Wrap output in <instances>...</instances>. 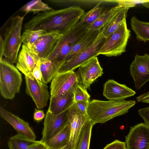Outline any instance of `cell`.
I'll return each instance as SVG.
<instances>
[{
    "label": "cell",
    "instance_id": "6da1fadb",
    "mask_svg": "<svg viewBox=\"0 0 149 149\" xmlns=\"http://www.w3.org/2000/svg\"><path fill=\"white\" fill-rule=\"evenodd\" d=\"M84 13V10L76 6L39 13L24 24V28L63 34L74 27Z\"/></svg>",
    "mask_w": 149,
    "mask_h": 149
},
{
    "label": "cell",
    "instance_id": "7a4b0ae2",
    "mask_svg": "<svg viewBox=\"0 0 149 149\" xmlns=\"http://www.w3.org/2000/svg\"><path fill=\"white\" fill-rule=\"evenodd\" d=\"M136 103L133 100L103 101L94 99L89 102L87 115L93 126L97 123H104L125 114Z\"/></svg>",
    "mask_w": 149,
    "mask_h": 149
},
{
    "label": "cell",
    "instance_id": "3957f363",
    "mask_svg": "<svg viewBox=\"0 0 149 149\" xmlns=\"http://www.w3.org/2000/svg\"><path fill=\"white\" fill-rule=\"evenodd\" d=\"M87 31L86 27L77 24L70 30L62 34L46 58L60 68L65 63L74 45Z\"/></svg>",
    "mask_w": 149,
    "mask_h": 149
},
{
    "label": "cell",
    "instance_id": "277c9868",
    "mask_svg": "<svg viewBox=\"0 0 149 149\" xmlns=\"http://www.w3.org/2000/svg\"><path fill=\"white\" fill-rule=\"evenodd\" d=\"M22 82V74L5 58L0 59V92L6 99L13 100L19 93Z\"/></svg>",
    "mask_w": 149,
    "mask_h": 149
},
{
    "label": "cell",
    "instance_id": "5b68a950",
    "mask_svg": "<svg viewBox=\"0 0 149 149\" xmlns=\"http://www.w3.org/2000/svg\"><path fill=\"white\" fill-rule=\"evenodd\" d=\"M24 16H17L11 19L6 31L4 40L3 56L11 63H17L22 42L21 31Z\"/></svg>",
    "mask_w": 149,
    "mask_h": 149
},
{
    "label": "cell",
    "instance_id": "8992f818",
    "mask_svg": "<svg viewBox=\"0 0 149 149\" xmlns=\"http://www.w3.org/2000/svg\"><path fill=\"white\" fill-rule=\"evenodd\" d=\"M130 31L127 26L125 19L118 28L107 38L98 53V55L117 56L126 51Z\"/></svg>",
    "mask_w": 149,
    "mask_h": 149
},
{
    "label": "cell",
    "instance_id": "52a82bcc",
    "mask_svg": "<svg viewBox=\"0 0 149 149\" xmlns=\"http://www.w3.org/2000/svg\"><path fill=\"white\" fill-rule=\"evenodd\" d=\"M106 40L100 32L93 42L87 48L66 62L58 73L74 71L93 58L99 55L98 53Z\"/></svg>",
    "mask_w": 149,
    "mask_h": 149
},
{
    "label": "cell",
    "instance_id": "ba28073f",
    "mask_svg": "<svg viewBox=\"0 0 149 149\" xmlns=\"http://www.w3.org/2000/svg\"><path fill=\"white\" fill-rule=\"evenodd\" d=\"M89 119L84 114L74 102L68 109V122L70 129L68 145L71 149H75L83 128Z\"/></svg>",
    "mask_w": 149,
    "mask_h": 149
},
{
    "label": "cell",
    "instance_id": "9c48e42d",
    "mask_svg": "<svg viewBox=\"0 0 149 149\" xmlns=\"http://www.w3.org/2000/svg\"><path fill=\"white\" fill-rule=\"evenodd\" d=\"M80 83L79 77L74 71L58 73L52 80L51 96H57L67 92Z\"/></svg>",
    "mask_w": 149,
    "mask_h": 149
},
{
    "label": "cell",
    "instance_id": "30bf717a",
    "mask_svg": "<svg viewBox=\"0 0 149 149\" xmlns=\"http://www.w3.org/2000/svg\"><path fill=\"white\" fill-rule=\"evenodd\" d=\"M130 73L135 88L139 90L149 81V55L136 54L130 67Z\"/></svg>",
    "mask_w": 149,
    "mask_h": 149
},
{
    "label": "cell",
    "instance_id": "8fae6325",
    "mask_svg": "<svg viewBox=\"0 0 149 149\" xmlns=\"http://www.w3.org/2000/svg\"><path fill=\"white\" fill-rule=\"evenodd\" d=\"M125 143L127 149H149V127L145 123L131 127Z\"/></svg>",
    "mask_w": 149,
    "mask_h": 149
},
{
    "label": "cell",
    "instance_id": "7c38bea8",
    "mask_svg": "<svg viewBox=\"0 0 149 149\" xmlns=\"http://www.w3.org/2000/svg\"><path fill=\"white\" fill-rule=\"evenodd\" d=\"M26 93L32 98L37 107L42 109L47 105L50 96L48 86L35 78L25 76Z\"/></svg>",
    "mask_w": 149,
    "mask_h": 149
},
{
    "label": "cell",
    "instance_id": "4fadbf2b",
    "mask_svg": "<svg viewBox=\"0 0 149 149\" xmlns=\"http://www.w3.org/2000/svg\"><path fill=\"white\" fill-rule=\"evenodd\" d=\"M77 73L80 79V84L87 90L95 80L102 76L103 72L96 56L80 66Z\"/></svg>",
    "mask_w": 149,
    "mask_h": 149
},
{
    "label": "cell",
    "instance_id": "5bb4252c",
    "mask_svg": "<svg viewBox=\"0 0 149 149\" xmlns=\"http://www.w3.org/2000/svg\"><path fill=\"white\" fill-rule=\"evenodd\" d=\"M68 111V109L55 115L47 111L43 123L41 141L45 143L63 127L67 122Z\"/></svg>",
    "mask_w": 149,
    "mask_h": 149
},
{
    "label": "cell",
    "instance_id": "9a60e30c",
    "mask_svg": "<svg viewBox=\"0 0 149 149\" xmlns=\"http://www.w3.org/2000/svg\"><path fill=\"white\" fill-rule=\"evenodd\" d=\"M62 35L57 31L46 32L29 47L40 59L46 58L52 52Z\"/></svg>",
    "mask_w": 149,
    "mask_h": 149
},
{
    "label": "cell",
    "instance_id": "2e32d148",
    "mask_svg": "<svg viewBox=\"0 0 149 149\" xmlns=\"http://www.w3.org/2000/svg\"><path fill=\"white\" fill-rule=\"evenodd\" d=\"M40 60V58L34 51L23 44L18 55L16 67L25 76L33 78V70Z\"/></svg>",
    "mask_w": 149,
    "mask_h": 149
},
{
    "label": "cell",
    "instance_id": "e0dca14e",
    "mask_svg": "<svg viewBox=\"0 0 149 149\" xmlns=\"http://www.w3.org/2000/svg\"><path fill=\"white\" fill-rule=\"evenodd\" d=\"M136 92L123 84L119 83L113 79H109L104 84L103 96L109 100H125L134 96Z\"/></svg>",
    "mask_w": 149,
    "mask_h": 149
},
{
    "label": "cell",
    "instance_id": "ac0fdd59",
    "mask_svg": "<svg viewBox=\"0 0 149 149\" xmlns=\"http://www.w3.org/2000/svg\"><path fill=\"white\" fill-rule=\"evenodd\" d=\"M0 115L13 127L17 134L31 140H36V134L28 122L6 110L2 106H0Z\"/></svg>",
    "mask_w": 149,
    "mask_h": 149
},
{
    "label": "cell",
    "instance_id": "d6986e66",
    "mask_svg": "<svg viewBox=\"0 0 149 149\" xmlns=\"http://www.w3.org/2000/svg\"><path fill=\"white\" fill-rule=\"evenodd\" d=\"M76 87L58 95L50 96L47 111L56 115L68 109L74 102V91Z\"/></svg>",
    "mask_w": 149,
    "mask_h": 149
},
{
    "label": "cell",
    "instance_id": "ffe728a7",
    "mask_svg": "<svg viewBox=\"0 0 149 149\" xmlns=\"http://www.w3.org/2000/svg\"><path fill=\"white\" fill-rule=\"evenodd\" d=\"M130 8L122 5L121 7L104 26L100 33L105 38H107L118 28L123 20L126 19L128 10Z\"/></svg>",
    "mask_w": 149,
    "mask_h": 149
},
{
    "label": "cell",
    "instance_id": "44dd1931",
    "mask_svg": "<svg viewBox=\"0 0 149 149\" xmlns=\"http://www.w3.org/2000/svg\"><path fill=\"white\" fill-rule=\"evenodd\" d=\"M101 30L95 31L88 30L74 45L67 58L66 62L90 46L94 41Z\"/></svg>",
    "mask_w": 149,
    "mask_h": 149
},
{
    "label": "cell",
    "instance_id": "7402d4cb",
    "mask_svg": "<svg viewBox=\"0 0 149 149\" xmlns=\"http://www.w3.org/2000/svg\"><path fill=\"white\" fill-rule=\"evenodd\" d=\"M70 129L68 121L66 125L57 133L45 143L49 149H58L68 144Z\"/></svg>",
    "mask_w": 149,
    "mask_h": 149
},
{
    "label": "cell",
    "instance_id": "603a6c76",
    "mask_svg": "<svg viewBox=\"0 0 149 149\" xmlns=\"http://www.w3.org/2000/svg\"><path fill=\"white\" fill-rule=\"evenodd\" d=\"M130 24L137 40L144 42L149 41V22L141 21L136 17L132 16Z\"/></svg>",
    "mask_w": 149,
    "mask_h": 149
},
{
    "label": "cell",
    "instance_id": "cb8c5ba5",
    "mask_svg": "<svg viewBox=\"0 0 149 149\" xmlns=\"http://www.w3.org/2000/svg\"><path fill=\"white\" fill-rule=\"evenodd\" d=\"M39 67L42 74L41 81L45 84L52 80L60 68L46 58L40 59Z\"/></svg>",
    "mask_w": 149,
    "mask_h": 149
},
{
    "label": "cell",
    "instance_id": "d4e9b609",
    "mask_svg": "<svg viewBox=\"0 0 149 149\" xmlns=\"http://www.w3.org/2000/svg\"><path fill=\"white\" fill-rule=\"evenodd\" d=\"M122 6L119 4L109 9L104 10L98 19L91 25L86 27L88 30L98 31L101 30L112 15Z\"/></svg>",
    "mask_w": 149,
    "mask_h": 149
},
{
    "label": "cell",
    "instance_id": "484cf974",
    "mask_svg": "<svg viewBox=\"0 0 149 149\" xmlns=\"http://www.w3.org/2000/svg\"><path fill=\"white\" fill-rule=\"evenodd\" d=\"M98 3L94 7L88 12L85 13L80 18L77 24L87 27L93 23L104 10Z\"/></svg>",
    "mask_w": 149,
    "mask_h": 149
},
{
    "label": "cell",
    "instance_id": "4316f807",
    "mask_svg": "<svg viewBox=\"0 0 149 149\" xmlns=\"http://www.w3.org/2000/svg\"><path fill=\"white\" fill-rule=\"evenodd\" d=\"M38 141L17 134L9 139L8 146L9 149H28L31 146Z\"/></svg>",
    "mask_w": 149,
    "mask_h": 149
},
{
    "label": "cell",
    "instance_id": "83f0119b",
    "mask_svg": "<svg viewBox=\"0 0 149 149\" xmlns=\"http://www.w3.org/2000/svg\"><path fill=\"white\" fill-rule=\"evenodd\" d=\"M93 126L89 119L83 128L75 149H89Z\"/></svg>",
    "mask_w": 149,
    "mask_h": 149
},
{
    "label": "cell",
    "instance_id": "f1b7e54d",
    "mask_svg": "<svg viewBox=\"0 0 149 149\" xmlns=\"http://www.w3.org/2000/svg\"><path fill=\"white\" fill-rule=\"evenodd\" d=\"M53 10L47 4L40 0L30 1L20 9L21 10L25 12L26 14L30 12H33V14H38L40 12H45Z\"/></svg>",
    "mask_w": 149,
    "mask_h": 149
},
{
    "label": "cell",
    "instance_id": "f546056e",
    "mask_svg": "<svg viewBox=\"0 0 149 149\" xmlns=\"http://www.w3.org/2000/svg\"><path fill=\"white\" fill-rule=\"evenodd\" d=\"M46 32L43 30L25 29L21 36L22 42L23 45L29 47Z\"/></svg>",
    "mask_w": 149,
    "mask_h": 149
},
{
    "label": "cell",
    "instance_id": "4dcf8cb0",
    "mask_svg": "<svg viewBox=\"0 0 149 149\" xmlns=\"http://www.w3.org/2000/svg\"><path fill=\"white\" fill-rule=\"evenodd\" d=\"M90 96L87 90L80 84L75 87L74 91V102L90 101Z\"/></svg>",
    "mask_w": 149,
    "mask_h": 149
},
{
    "label": "cell",
    "instance_id": "1f68e13d",
    "mask_svg": "<svg viewBox=\"0 0 149 149\" xmlns=\"http://www.w3.org/2000/svg\"><path fill=\"white\" fill-rule=\"evenodd\" d=\"M103 149H127L125 142L116 140L107 145Z\"/></svg>",
    "mask_w": 149,
    "mask_h": 149
},
{
    "label": "cell",
    "instance_id": "d6a6232c",
    "mask_svg": "<svg viewBox=\"0 0 149 149\" xmlns=\"http://www.w3.org/2000/svg\"><path fill=\"white\" fill-rule=\"evenodd\" d=\"M139 114L142 118L145 123L149 127V106L138 110Z\"/></svg>",
    "mask_w": 149,
    "mask_h": 149
},
{
    "label": "cell",
    "instance_id": "836d02e7",
    "mask_svg": "<svg viewBox=\"0 0 149 149\" xmlns=\"http://www.w3.org/2000/svg\"><path fill=\"white\" fill-rule=\"evenodd\" d=\"M80 111L84 114H87V111L89 102L78 101L75 102Z\"/></svg>",
    "mask_w": 149,
    "mask_h": 149
},
{
    "label": "cell",
    "instance_id": "e575fe53",
    "mask_svg": "<svg viewBox=\"0 0 149 149\" xmlns=\"http://www.w3.org/2000/svg\"><path fill=\"white\" fill-rule=\"evenodd\" d=\"M45 116V114L42 110L35 109L33 114V118L35 121L40 122L44 118Z\"/></svg>",
    "mask_w": 149,
    "mask_h": 149
},
{
    "label": "cell",
    "instance_id": "d590c367",
    "mask_svg": "<svg viewBox=\"0 0 149 149\" xmlns=\"http://www.w3.org/2000/svg\"><path fill=\"white\" fill-rule=\"evenodd\" d=\"M40 62V61L38 65L33 69L32 71V74L36 79L41 81L42 74L39 67Z\"/></svg>",
    "mask_w": 149,
    "mask_h": 149
},
{
    "label": "cell",
    "instance_id": "8d00e7d4",
    "mask_svg": "<svg viewBox=\"0 0 149 149\" xmlns=\"http://www.w3.org/2000/svg\"><path fill=\"white\" fill-rule=\"evenodd\" d=\"M28 149H48L45 143L38 141L31 146Z\"/></svg>",
    "mask_w": 149,
    "mask_h": 149
},
{
    "label": "cell",
    "instance_id": "74e56055",
    "mask_svg": "<svg viewBox=\"0 0 149 149\" xmlns=\"http://www.w3.org/2000/svg\"><path fill=\"white\" fill-rule=\"evenodd\" d=\"M136 99L139 102L149 103V91L139 95Z\"/></svg>",
    "mask_w": 149,
    "mask_h": 149
},
{
    "label": "cell",
    "instance_id": "f35d334b",
    "mask_svg": "<svg viewBox=\"0 0 149 149\" xmlns=\"http://www.w3.org/2000/svg\"><path fill=\"white\" fill-rule=\"evenodd\" d=\"M4 40L1 35L0 37V59H2L3 56Z\"/></svg>",
    "mask_w": 149,
    "mask_h": 149
},
{
    "label": "cell",
    "instance_id": "ab89813d",
    "mask_svg": "<svg viewBox=\"0 0 149 149\" xmlns=\"http://www.w3.org/2000/svg\"><path fill=\"white\" fill-rule=\"evenodd\" d=\"M142 4L146 8L149 9V0H147L146 2L143 3Z\"/></svg>",
    "mask_w": 149,
    "mask_h": 149
},
{
    "label": "cell",
    "instance_id": "60d3db41",
    "mask_svg": "<svg viewBox=\"0 0 149 149\" xmlns=\"http://www.w3.org/2000/svg\"><path fill=\"white\" fill-rule=\"evenodd\" d=\"M58 149H71L68 144L67 145L60 148Z\"/></svg>",
    "mask_w": 149,
    "mask_h": 149
}]
</instances>
